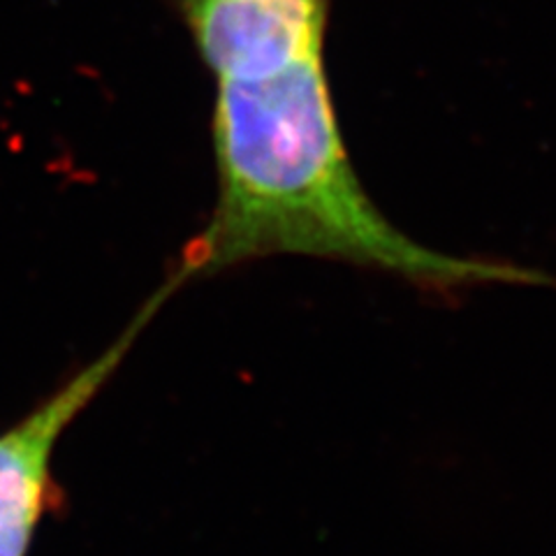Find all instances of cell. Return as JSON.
I'll return each instance as SVG.
<instances>
[{
  "label": "cell",
  "mask_w": 556,
  "mask_h": 556,
  "mask_svg": "<svg viewBox=\"0 0 556 556\" xmlns=\"http://www.w3.org/2000/svg\"><path fill=\"white\" fill-rule=\"evenodd\" d=\"M212 130L216 204L174 260L190 281L304 255L390 274L431 294L554 286L529 267L422 247L380 214L348 159L323 51L267 79L218 81Z\"/></svg>",
  "instance_id": "cell-1"
},
{
  "label": "cell",
  "mask_w": 556,
  "mask_h": 556,
  "mask_svg": "<svg viewBox=\"0 0 556 556\" xmlns=\"http://www.w3.org/2000/svg\"><path fill=\"white\" fill-rule=\"evenodd\" d=\"M186 283L188 274L174 263L161 286L135 311L124 332L35 404L22 420L0 431V556H28L42 519L65 506V494L54 476L59 441L116 376L159 311Z\"/></svg>",
  "instance_id": "cell-2"
},
{
  "label": "cell",
  "mask_w": 556,
  "mask_h": 556,
  "mask_svg": "<svg viewBox=\"0 0 556 556\" xmlns=\"http://www.w3.org/2000/svg\"><path fill=\"white\" fill-rule=\"evenodd\" d=\"M218 81H257L320 54L332 0H181Z\"/></svg>",
  "instance_id": "cell-3"
}]
</instances>
